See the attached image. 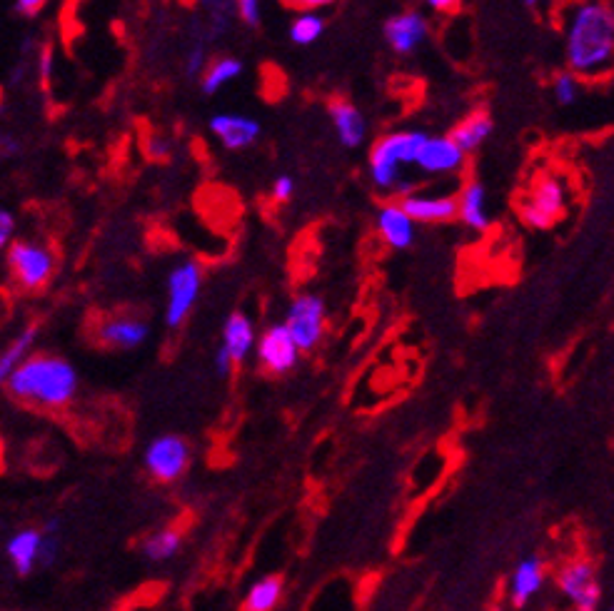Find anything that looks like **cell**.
<instances>
[{"instance_id":"6da1fadb","label":"cell","mask_w":614,"mask_h":611,"mask_svg":"<svg viewBox=\"0 0 614 611\" xmlns=\"http://www.w3.org/2000/svg\"><path fill=\"white\" fill-rule=\"evenodd\" d=\"M565 58L577 78L597 80L614 70V5L572 0L565 13Z\"/></svg>"},{"instance_id":"7a4b0ae2","label":"cell","mask_w":614,"mask_h":611,"mask_svg":"<svg viewBox=\"0 0 614 611\" xmlns=\"http://www.w3.org/2000/svg\"><path fill=\"white\" fill-rule=\"evenodd\" d=\"M78 370L53 352H30L5 382L15 402L45 412L65 409L78 395Z\"/></svg>"},{"instance_id":"3957f363","label":"cell","mask_w":614,"mask_h":611,"mask_svg":"<svg viewBox=\"0 0 614 611\" xmlns=\"http://www.w3.org/2000/svg\"><path fill=\"white\" fill-rule=\"evenodd\" d=\"M427 135L422 130H397L375 140L370 150V178L377 190L405 198L415 190V180L407 178L405 168H415V160L425 145Z\"/></svg>"},{"instance_id":"277c9868","label":"cell","mask_w":614,"mask_h":611,"mask_svg":"<svg viewBox=\"0 0 614 611\" xmlns=\"http://www.w3.org/2000/svg\"><path fill=\"white\" fill-rule=\"evenodd\" d=\"M5 265L13 285L25 295H38L58 270V252L43 237H15L5 250Z\"/></svg>"},{"instance_id":"5b68a950","label":"cell","mask_w":614,"mask_h":611,"mask_svg":"<svg viewBox=\"0 0 614 611\" xmlns=\"http://www.w3.org/2000/svg\"><path fill=\"white\" fill-rule=\"evenodd\" d=\"M570 207V185L560 173H540L530 185L525 195L520 198L522 222L532 230H550L562 217L567 215Z\"/></svg>"},{"instance_id":"8992f818","label":"cell","mask_w":614,"mask_h":611,"mask_svg":"<svg viewBox=\"0 0 614 611\" xmlns=\"http://www.w3.org/2000/svg\"><path fill=\"white\" fill-rule=\"evenodd\" d=\"M283 325L288 327L300 352H312L320 345L327 330L325 300L315 292H300L290 300Z\"/></svg>"},{"instance_id":"52a82bcc","label":"cell","mask_w":614,"mask_h":611,"mask_svg":"<svg viewBox=\"0 0 614 611\" xmlns=\"http://www.w3.org/2000/svg\"><path fill=\"white\" fill-rule=\"evenodd\" d=\"M203 292V267L195 260H180L168 272V305H165V325L178 330L185 325L198 297Z\"/></svg>"},{"instance_id":"ba28073f","label":"cell","mask_w":614,"mask_h":611,"mask_svg":"<svg viewBox=\"0 0 614 611\" xmlns=\"http://www.w3.org/2000/svg\"><path fill=\"white\" fill-rule=\"evenodd\" d=\"M93 337L105 350L130 352L148 342L150 325L133 312H115V315H105L95 322Z\"/></svg>"},{"instance_id":"9c48e42d","label":"cell","mask_w":614,"mask_h":611,"mask_svg":"<svg viewBox=\"0 0 614 611\" xmlns=\"http://www.w3.org/2000/svg\"><path fill=\"white\" fill-rule=\"evenodd\" d=\"M190 464V444L178 434H160L145 449V469L158 482H175Z\"/></svg>"},{"instance_id":"30bf717a","label":"cell","mask_w":614,"mask_h":611,"mask_svg":"<svg viewBox=\"0 0 614 611\" xmlns=\"http://www.w3.org/2000/svg\"><path fill=\"white\" fill-rule=\"evenodd\" d=\"M255 355H258L260 367H263L268 375H288L298 367V360L303 352L295 345L293 335L288 332V327L283 322H275L270 325L263 335L255 342Z\"/></svg>"},{"instance_id":"8fae6325","label":"cell","mask_w":614,"mask_h":611,"mask_svg":"<svg viewBox=\"0 0 614 611\" xmlns=\"http://www.w3.org/2000/svg\"><path fill=\"white\" fill-rule=\"evenodd\" d=\"M562 594L575 604V611H597L600 607V584H597L595 567L587 559H577L557 574Z\"/></svg>"},{"instance_id":"7c38bea8","label":"cell","mask_w":614,"mask_h":611,"mask_svg":"<svg viewBox=\"0 0 614 611\" xmlns=\"http://www.w3.org/2000/svg\"><path fill=\"white\" fill-rule=\"evenodd\" d=\"M402 210L412 217L415 225H447L457 220L455 193H415L397 200Z\"/></svg>"},{"instance_id":"4fadbf2b","label":"cell","mask_w":614,"mask_h":611,"mask_svg":"<svg viewBox=\"0 0 614 611\" xmlns=\"http://www.w3.org/2000/svg\"><path fill=\"white\" fill-rule=\"evenodd\" d=\"M382 33H385V40L392 48V53L412 55L427 40L430 23H427V18L420 10H402V13L392 15L387 20Z\"/></svg>"},{"instance_id":"5bb4252c","label":"cell","mask_w":614,"mask_h":611,"mask_svg":"<svg viewBox=\"0 0 614 611\" xmlns=\"http://www.w3.org/2000/svg\"><path fill=\"white\" fill-rule=\"evenodd\" d=\"M208 128H210V133H213V138L218 140L225 150H233V153L253 148V145L260 140V133H263L258 120L250 118V115H240V113L213 115Z\"/></svg>"},{"instance_id":"9a60e30c","label":"cell","mask_w":614,"mask_h":611,"mask_svg":"<svg viewBox=\"0 0 614 611\" xmlns=\"http://www.w3.org/2000/svg\"><path fill=\"white\" fill-rule=\"evenodd\" d=\"M465 158L467 155L452 143L450 135H437V138L427 135L425 145H422L420 155L415 160V168L420 173L430 175V178H445V175L457 173L465 165Z\"/></svg>"},{"instance_id":"2e32d148","label":"cell","mask_w":614,"mask_h":611,"mask_svg":"<svg viewBox=\"0 0 614 611\" xmlns=\"http://www.w3.org/2000/svg\"><path fill=\"white\" fill-rule=\"evenodd\" d=\"M375 227L377 235L382 237L387 247L392 250H407L415 242V222L412 217L402 210L397 200H390L377 210L375 215Z\"/></svg>"},{"instance_id":"e0dca14e","label":"cell","mask_w":614,"mask_h":611,"mask_svg":"<svg viewBox=\"0 0 614 611\" xmlns=\"http://www.w3.org/2000/svg\"><path fill=\"white\" fill-rule=\"evenodd\" d=\"M255 342H258V335H255L253 320L245 312L228 315L223 325V345H220V350H225V355L233 360L235 367L248 360L250 352L255 350Z\"/></svg>"},{"instance_id":"ac0fdd59","label":"cell","mask_w":614,"mask_h":611,"mask_svg":"<svg viewBox=\"0 0 614 611\" xmlns=\"http://www.w3.org/2000/svg\"><path fill=\"white\" fill-rule=\"evenodd\" d=\"M330 120L335 125L337 140L342 143V148H360L367 138V120L360 110L355 108L347 100H332L330 103Z\"/></svg>"},{"instance_id":"d6986e66","label":"cell","mask_w":614,"mask_h":611,"mask_svg":"<svg viewBox=\"0 0 614 611\" xmlns=\"http://www.w3.org/2000/svg\"><path fill=\"white\" fill-rule=\"evenodd\" d=\"M40 542H43V532H38V529H20L8 539L5 557L13 564L18 577H30L38 569Z\"/></svg>"},{"instance_id":"ffe728a7","label":"cell","mask_w":614,"mask_h":611,"mask_svg":"<svg viewBox=\"0 0 614 611\" xmlns=\"http://www.w3.org/2000/svg\"><path fill=\"white\" fill-rule=\"evenodd\" d=\"M457 220L475 232L490 230V215H487V188L480 180H470L457 195Z\"/></svg>"},{"instance_id":"44dd1931","label":"cell","mask_w":614,"mask_h":611,"mask_svg":"<svg viewBox=\"0 0 614 611\" xmlns=\"http://www.w3.org/2000/svg\"><path fill=\"white\" fill-rule=\"evenodd\" d=\"M545 584V562L540 557H527L517 564L510 582V599L517 609L525 607Z\"/></svg>"},{"instance_id":"7402d4cb","label":"cell","mask_w":614,"mask_h":611,"mask_svg":"<svg viewBox=\"0 0 614 611\" xmlns=\"http://www.w3.org/2000/svg\"><path fill=\"white\" fill-rule=\"evenodd\" d=\"M492 133V118L487 110H472L470 115L460 120V123L452 128L450 140L462 150L465 155L475 153Z\"/></svg>"},{"instance_id":"603a6c76","label":"cell","mask_w":614,"mask_h":611,"mask_svg":"<svg viewBox=\"0 0 614 611\" xmlns=\"http://www.w3.org/2000/svg\"><path fill=\"white\" fill-rule=\"evenodd\" d=\"M243 68L245 65L240 63L238 58H230V55L210 60L208 68L200 75V90H203L205 95L220 93V90L228 88L233 80H238L240 75H243Z\"/></svg>"},{"instance_id":"cb8c5ba5","label":"cell","mask_w":614,"mask_h":611,"mask_svg":"<svg viewBox=\"0 0 614 611\" xmlns=\"http://www.w3.org/2000/svg\"><path fill=\"white\" fill-rule=\"evenodd\" d=\"M38 332L40 327L33 322V325L25 327L23 332H18V335L10 340V345L0 352V387H5V382H8L10 375H13L15 367L30 355L35 340H38Z\"/></svg>"},{"instance_id":"d4e9b609","label":"cell","mask_w":614,"mask_h":611,"mask_svg":"<svg viewBox=\"0 0 614 611\" xmlns=\"http://www.w3.org/2000/svg\"><path fill=\"white\" fill-rule=\"evenodd\" d=\"M183 547V532L173 527L158 529V532L148 534L143 542V557L153 564L170 562Z\"/></svg>"},{"instance_id":"484cf974","label":"cell","mask_w":614,"mask_h":611,"mask_svg":"<svg viewBox=\"0 0 614 611\" xmlns=\"http://www.w3.org/2000/svg\"><path fill=\"white\" fill-rule=\"evenodd\" d=\"M283 587V577H278V574L258 579L245 594L243 611H273L283 599Z\"/></svg>"},{"instance_id":"4316f807","label":"cell","mask_w":614,"mask_h":611,"mask_svg":"<svg viewBox=\"0 0 614 611\" xmlns=\"http://www.w3.org/2000/svg\"><path fill=\"white\" fill-rule=\"evenodd\" d=\"M325 33V18L320 13H298L290 23V40L295 45H312Z\"/></svg>"},{"instance_id":"83f0119b","label":"cell","mask_w":614,"mask_h":611,"mask_svg":"<svg viewBox=\"0 0 614 611\" xmlns=\"http://www.w3.org/2000/svg\"><path fill=\"white\" fill-rule=\"evenodd\" d=\"M552 95L560 105H575L582 95V80L570 70L557 73L555 80H552Z\"/></svg>"},{"instance_id":"f1b7e54d","label":"cell","mask_w":614,"mask_h":611,"mask_svg":"<svg viewBox=\"0 0 614 611\" xmlns=\"http://www.w3.org/2000/svg\"><path fill=\"white\" fill-rule=\"evenodd\" d=\"M235 15L248 28H258L263 23V0H233Z\"/></svg>"},{"instance_id":"f546056e","label":"cell","mask_w":614,"mask_h":611,"mask_svg":"<svg viewBox=\"0 0 614 611\" xmlns=\"http://www.w3.org/2000/svg\"><path fill=\"white\" fill-rule=\"evenodd\" d=\"M15 232H18V220L8 207H0V255L13 245Z\"/></svg>"},{"instance_id":"4dcf8cb0","label":"cell","mask_w":614,"mask_h":611,"mask_svg":"<svg viewBox=\"0 0 614 611\" xmlns=\"http://www.w3.org/2000/svg\"><path fill=\"white\" fill-rule=\"evenodd\" d=\"M205 68H208V55H205L203 45L198 43L185 55V75H188V78H200Z\"/></svg>"},{"instance_id":"1f68e13d","label":"cell","mask_w":614,"mask_h":611,"mask_svg":"<svg viewBox=\"0 0 614 611\" xmlns=\"http://www.w3.org/2000/svg\"><path fill=\"white\" fill-rule=\"evenodd\" d=\"M58 552H60L58 534H45L43 532V542H40L38 567H53L55 559H58Z\"/></svg>"},{"instance_id":"d6a6232c","label":"cell","mask_w":614,"mask_h":611,"mask_svg":"<svg viewBox=\"0 0 614 611\" xmlns=\"http://www.w3.org/2000/svg\"><path fill=\"white\" fill-rule=\"evenodd\" d=\"M270 193H273V200L278 205L288 203L295 195V180L290 178V175H278V178L273 180V190H270Z\"/></svg>"},{"instance_id":"836d02e7","label":"cell","mask_w":614,"mask_h":611,"mask_svg":"<svg viewBox=\"0 0 614 611\" xmlns=\"http://www.w3.org/2000/svg\"><path fill=\"white\" fill-rule=\"evenodd\" d=\"M53 65H55L53 48H50V45H43V50H40V55H38V73H40V83H43V88H48L50 78H53Z\"/></svg>"},{"instance_id":"e575fe53","label":"cell","mask_w":614,"mask_h":611,"mask_svg":"<svg viewBox=\"0 0 614 611\" xmlns=\"http://www.w3.org/2000/svg\"><path fill=\"white\" fill-rule=\"evenodd\" d=\"M288 8L298 10V13H320L322 8H327V5L337 3V0H283Z\"/></svg>"},{"instance_id":"d590c367","label":"cell","mask_w":614,"mask_h":611,"mask_svg":"<svg viewBox=\"0 0 614 611\" xmlns=\"http://www.w3.org/2000/svg\"><path fill=\"white\" fill-rule=\"evenodd\" d=\"M48 3L50 0H15V10H18L20 15H38L43 13Z\"/></svg>"},{"instance_id":"8d00e7d4","label":"cell","mask_w":614,"mask_h":611,"mask_svg":"<svg viewBox=\"0 0 614 611\" xmlns=\"http://www.w3.org/2000/svg\"><path fill=\"white\" fill-rule=\"evenodd\" d=\"M233 370H235L233 360L225 355V350H220L218 347V352H215V372H218L220 377H228V375H233Z\"/></svg>"},{"instance_id":"74e56055","label":"cell","mask_w":614,"mask_h":611,"mask_svg":"<svg viewBox=\"0 0 614 611\" xmlns=\"http://www.w3.org/2000/svg\"><path fill=\"white\" fill-rule=\"evenodd\" d=\"M425 3L430 5L435 13H450V10L457 8V3H460V0H425Z\"/></svg>"},{"instance_id":"f35d334b","label":"cell","mask_w":614,"mask_h":611,"mask_svg":"<svg viewBox=\"0 0 614 611\" xmlns=\"http://www.w3.org/2000/svg\"><path fill=\"white\" fill-rule=\"evenodd\" d=\"M542 0H525V5H530V8H535V5H540Z\"/></svg>"},{"instance_id":"ab89813d","label":"cell","mask_w":614,"mask_h":611,"mask_svg":"<svg viewBox=\"0 0 614 611\" xmlns=\"http://www.w3.org/2000/svg\"><path fill=\"white\" fill-rule=\"evenodd\" d=\"M490 611H505L502 607H495V609H490Z\"/></svg>"}]
</instances>
